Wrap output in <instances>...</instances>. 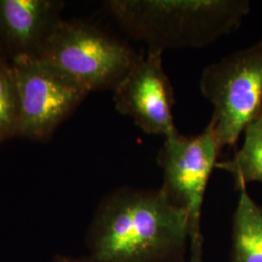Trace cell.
Wrapping results in <instances>:
<instances>
[{"instance_id": "cell-2", "label": "cell", "mask_w": 262, "mask_h": 262, "mask_svg": "<svg viewBox=\"0 0 262 262\" xmlns=\"http://www.w3.org/2000/svg\"><path fill=\"white\" fill-rule=\"evenodd\" d=\"M107 7L149 50L201 48L233 32L250 11L242 0H111Z\"/></svg>"}, {"instance_id": "cell-4", "label": "cell", "mask_w": 262, "mask_h": 262, "mask_svg": "<svg viewBox=\"0 0 262 262\" xmlns=\"http://www.w3.org/2000/svg\"><path fill=\"white\" fill-rule=\"evenodd\" d=\"M199 88L214 107L210 122L222 148L233 146L262 112V40L205 67Z\"/></svg>"}, {"instance_id": "cell-6", "label": "cell", "mask_w": 262, "mask_h": 262, "mask_svg": "<svg viewBox=\"0 0 262 262\" xmlns=\"http://www.w3.org/2000/svg\"><path fill=\"white\" fill-rule=\"evenodd\" d=\"M10 67L17 91L20 136L46 138L89 94L35 54H17Z\"/></svg>"}, {"instance_id": "cell-5", "label": "cell", "mask_w": 262, "mask_h": 262, "mask_svg": "<svg viewBox=\"0 0 262 262\" xmlns=\"http://www.w3.org/2000/svg\"><path fill=\"white\" fill-rule=\"evenodd\" d=\"M214 124L197 135L179 131L164 138L157 161L162 171V190L186 211L190 225V261L202 262L201 213L210 176L222 150Z\"/></svg>"}, {"instance_id": "cell-9", "label": "cell", "mask_w": 262, "mask_h": 262, "mask_svg": "<svg viewBox=\"0 0 262 262\" xmlns=\"http://www.w3.org/2000/svg\"><path fill=\"white\" fill-rule=\"evenodd\" d=\"M239 190L233 215L232 262H262V209L246 187Z\"/></svg>"}, {"instance_id": "cell-14", "label": "cell", "mask_w": 262, "mask_h": 262, "mask_svg": "<svg viewBox=\"0 0 262 262\" xmlns=\"http://www.w3.org/2000/svg\"><path fill=\"white\" fill-rule=\"evenodd\" d=\"M0 142H1V141H0Z\"/></svg>"}, {"instance_id": "cell-7", "label": "cell", "mask_w": 262, "mask_h": 262, "mask_svg": "<svg viewBox=\"0 0 262 262\" xmlns=\"http://www.w3.org/2000/svg\"><path fill=\"white\" fill-rule=\"evenodd\" d=\"M162 53L149 50L116 85L114 101L119 112L128 116L148 134L165 137L176 133L174 90L162 66Z\"/></svg>"}, {"instance_id": "cell-8", "label": "cell", "mask_w": 262, "mask_h": 262, "mask_svg": "<svg viewBox=\"0 0 262 262\" xmlns=\"http://www.w3.org/2000/svg\"><path fill=\"white\" fill-rule=\"evenodd\" d=\"M56 6L50 0H0V30L19 54H32L53 28Z\"/></svg>"}, {"instance_id": "cell-3", "label": "cell", "mask_w": 262, "mask_h": 262, "mask_svg": "<svg viewBox=\"0 0 262 262\" xmlns=\"http://www.w3.org/2000/svg\"><path fill=\"white\" fill-rule=\"evenodd\" d=\"M34 54L89 93L114 90L142 56L119 38L83 21H57Z\"/></svg>"}, {"instance_id": "cell-11", "label": "cell", "mask_w": 262, "mask_h": 262, "mask_svg": "<svg viewBox=\"0 0 262 262\" xmlns=\"http://www.w3.org/2000/svg\"><path fill=\"white\" fill-rule=\"evenodd\" d=\"M19 105L11 67L0 59V141L18 135Z\"/></svg>"}, {"instance_id": "cell-12", "label": "cell", "mask_w": 262, "mask_h": 262, "mask_svg": "<svg viewBox=\"0 0 262 262\" xmlns=\"http://www.w3.org/2000/svg\"><path fill=\"white\" fill-rule=\"evenodd\" d=\"M59 262H94V261H82V260H73V259H63Z\"/></svg>"}, {"instance_id": "cell-13", "label": "cell", "mask_w": 262, "mask_h": 262, "mask_svg": "<svg viewBox=\"0 0 262 262\" xmlns=\"http://www.w3.org/2000/svg\"><path fill=\"white\" fill-rule=\"evenodd\" d=\"M185 262H192V261H185Z\"/></svg>"}, {"instance_id": "cell-1", "label": "cell", "mask_w": 262, "mask_h": 262, "mask_svg": "<svg viewBox=\"0 0 262 262\" xmlns=\"http://www.w3.org/2000/svg\"><path fill=\"white\" fill-rule=\"evenodd\" d=\"M188 242V215L161 187L114 192L91 231L94 262H185Z\"/></svg>"}, {"instance_id": "cell-10", "label": "cell", "mask_w": 262, "mask_h": 262, "mask_svg": "<svg viewBox=\"0 0 262 262\" xmlns=\"http://www.w3.org/2000/svg\"><path fill=\"white\" fill-rule=\"evenodd\" d=\"M245 139L241 150L232 159L216 163L215 168L229 173L238 188L248 183H262V112L245 128Z\"/></svg>"}]
</instances>
